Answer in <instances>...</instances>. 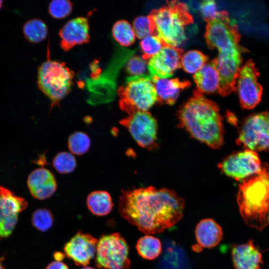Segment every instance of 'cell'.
Masks as SVG:
<instances>
[{"instance_id": "1", "label": "cell", "mask_w": 269, "mask_h": 269, "mask_svg": "<svg viewBox=\"0 0 269 269\" xmlns=\"http://www.w3.org/2000/svg\"><path fill=\"white\" fill-rule=\"evenodd\" d=\"M184 207L174 191L149 186L122 191L118 210L129 223L151 235L173 227L182 218Z\"/></svg>"}, {"instance_id": "2", "label": "cell", "mask_w": 269, "mask_h": 269, "mask_svg": "<svg viewBox=\"0 0 269 269\" xmlns=\"http://www.w3.org/2000/svg\"><path fill=\"white\" fill-rule=\"evenodd\" d=\"M178 118L180 127L194 138L213 148L222 145L224 130L219 109L197 90L180 109Z\"/></svg>"}, {"instance_id": "3", "label": "cell", "mask_w": 269, "mask_h": 269, "mask_svg": "<svg viewBox=\"0 0 269 269\" xmlns=\"http://www.w3.org/2000/svg\"><path fill=\"white\" fill-rule=\"evenodd\" d=\"M237 202L241 216L248 227L262 231L269 225V171L266 167L242 181Z\"/></svg>"}, {"instance_id": "4", "label": "cell", "mask_w": 269, "mask_h": 269, "mask_svg": "<svg viewBox=\"0 0 269 269\" xmlns=\"http://www.w3.org/2000/svg\"><path fill=\"white\" fill-rule=\"evenodd\" d=\"M152 10L148 15L155 30L165 45L176 47L186 39L185 28L193 23L187 5L177 0Z\"/></svg>"}, {"instance_id": "5", "label": "cell", "mask_w": 269, "mask_h": 269, "mask_svg": "<svg viewBox=\"0 0 269 269\" xmlns=\"http://www.w3.org/2000/svg\"><path fill=\"white\" fill-rule=\"evenodd\" d=\"M205 31L206 42L211 49L216 48L218 60L242 58L239 45L241 35L238 26L231 21L226 11H218L208 21Z\"/></svg>"}, {"instance_id": "6", "label": "cell", "mask_w": 269, "mask_h": 269, "mask_svg": "<svg viewBox=\"0 0 269 269\" xmlns=\"http://www.w3.org/2000/svg\"><path fill=\"white\" fill-rule=\"evenodd\" d=\"M74 77V72L65 63L48 59L38 68V87L52 106H56L70 92Z\"/></svg>"}, {"instance_id": "7", "label": "cell", "mask_w": 269, "mask_h": 269, "mask_svg": "<svg viewBox=\"0 0 269 269\" xmlns=\"http://www.w3.org/2000/svg\"><path fill=\"white\" fill-rule=\"evenodd\" d=\"M119 107L128 115L147 111L157 101L156 89L149 74L131 76L118 89Z\"/></svg>"}, {"instance_id": "8", "label": "cell", "mask_w": 269, "mask_h": 269, "mask_svg": "<svg viewBox=\"0 0 269 269\" xmlns=\"http://www.w3.org/2000/svg\"><path fill=\"white\" fill-rule=\"evenodd\" d=\"M129 246L118 233L103 235L98 240L95 265L101 269H130Z\"/></svg>"}, {"instance_id": "9", "label": "cell", "mask_w": 269, "mask_h": 269, "mask_svg": "<svg viewBox=\"0 0 269 269\" xmlns=\"http://www.w3.org/2000/svg\"><path fill=\"white\" fill-rule=\"evenodd\" d=\"M237 144L254 151L269 149V111L251 115L242 123Z\"/></svg>"}, {"instance_id": "10", "label": "cell", "mask_w": 269, "mask_h": 269, "mask_svg": "<svg viewBox=\"0 0 269 269\" xmlns=\"http://www.w3.org/2000/svg\"><path fill=\"white\" fill-rule=\"evenodd\" d=\"M120 124L128 130L141 147L152 149L157 146V122L150 113L134 112L121 120Z\"/></svg>"}, {"instance_id": "11", "label": "cell", "mask_w": 269, "mask_h": 269, "mask_svg": "<svg viewBox=\"0 0 269 269\" xmlns=\"http://www.w3.org/2000/svg\"><path fill=\"white\" fill-rule=\"evenodd\" d=\"M218 166L226 175L242 181L259 173L263 168L257 152L249 149L232 153Z\"/></svg>"}, {"instance_id": "12", "label": "cell", "mask_w": 269, "mask_h": 269, "mask_svg": "<svg viewBox=\"0 0 269 269\" xmlns=\"http://www.w3.org/2000/svg\"><path fill=\"white\" fill-rule=\"evenodd\" d=\"M259 72L252 60L241 66L237 87L241 107L245 109L255 108L261 101L263 88L258 82Z\"/></svg>"}, {"instance_id": "13", "label": "cell", "mask_w": 269, "mask_h": 269, "mask_svg": "<svg viewBox=\"0 0 269 269\" xmlns=\"http://www.w3.org/2000/svg\"><path fill=\"white\" fill-rule=\"evenodd\" d=\"M27 201L0 186V238L9 236L18 221V214L27 206Z\"/></svg>"}, {"instance_id": "14", "label": "cell", "mask_w": 269, "mask_h": 269, "mask_svg": "<svg viewBox=\"0 0 269 269\" xmlns=\"http://www.w3.org/2000/svg\"><path fill=\"white\" fill-rule=\"evenodd\" d=\"M98 240L89 233L77 232L64 245L65 255L79 266H87L95 257Z\"/></svg>"}, {"instance_id": "15", "label": "cell", "mask_w": 269, "mask_h": 269, "mask_svg": "<svg viewBox=\"0 0 269 269\" xmlns=\"http://www.w3.org/2000/svg\"><path fill=\"white\" fill-rule=\"evenodd\" d=\"M183 54L182 49L165 45L157 54L148 60L149 75L160 79L171 77L173 72L181 67Z\"/></svg>"}, {"instance_id": "16", "label": "cell", "mask_w": 269, "mask_h": 269, "mask_svg": "<svg viewBox=\"0 0 269 269\" xmlns=\"http://www.w3.org/2000/svg\"><path fill=\"white\" fill-rule=\"evenodd\" d=\"M61 48L68 51L77 45L89 41V25L88 19L80 16L68 21L59 30Z\"/></svg>"}, {"instance_id": "17", "label": "cell", "mask_w": 269, "mask_h": 269, "mask_svg": "<svg viewBox=\"0 0 269 269\" xmlns=\"http://www.w3.org/2000/svg\"><path fill=\"white\" fill-rule=\"evenodd\" d=\"M27 184L31 195L36 199L51 197L57 189V183L52 173L45 168L33 170L28 175Z\"/></svg>"}, {"instance_id": "18", "label": "cell", "mask_w": 269, "mask_h": 269, "mask_svg": "<svg viewBox=\"0 0 269 269\" xmlns=\"http://www.w3.org/2000/svg\"><path fill=\"white\" fill-rule=\"evenodd\" d=\"M231 256L235 269H261L262 255L253 240L240 244H234Z\"/></svg>"}, {"instance_id": "19", "label": "cell", "mask_w": 269, "mask_h": 269, "mask_svg": "<svg viewBox=\"0 0 269 269\" xmlns=\"http://www.w3.org/2000/svg\"><path fill=\"white\" fill-rule=\"evenodd\" d=\"M151 81L156 89L157 102L169 105L174 104L180 92L191 85L189 81H181L178 78L160 79L151 77Z\"/></svg>"}, {"instance_id": "20", "label": "cell", "mask_w": 269, "mask_h": 269, "mask_svg": "<svg viewBox=\"0 0 269 269\" xmlns=\"http://www.w3.org/2000/svg\"><path fill=\"white\" fill-rule=\"evenodd\" d=\"M195 235L199 246L207 249L217 246L223 236L221 227L210 218L203 219L197 224Z\"/></svg>"}, {"instance_id": "21", "label": "cell", "mask_w": 269, "mask_h": 269, "mask_svg": "<svg viewBox=\"0 0 269 269\" xmlns=\"http://www.w3.org/2000/svg\"><path fill=\"white\" fill-rule=\"evenodd\" d=\"M193 78L197 91L201 93L218 92L220 78L213 60L207 62L201 69L195 73Z\"/></svg>"}, {"instance_id": "22", "label": "cell", "mask_w": 269, "mask_h": 269, "mask_svg": "<svg viewBox=\"0 0 269 269\" xmlns=\"http://www.w3.org/2000/svg\"><path fill=\"white\" fill-rule=\"evenodd\" d=\"M86 204L91 213L97 216L108 215L114 206L110 193L105 190L91 192L87 197Z\"/></svg>"}, {"instance_id": "23", "label": "cell", "mask_w": 269, "mask_h": 269, "mask_svg": "<svg viewBox=\"0 0 269 269\" xmlns=\"http://www.w3.org/2000/svg\"><path fill=\"white\" fill-rule=\"evenodd\" d=\"M138 255L143 259L153 260L158 257L162 251L160 240L151 235H145L137 241L136 246Z\"/></svg>"}, {"instance_id": "24", "label": "cell", "mask_w": 269, "mask_h": 269, "mask_svg": "<svg viewBox=\"0 0 269 269\" xmlns=\"http://www.w3.org/2000/svg\"><path fill=\"white\" fill-rule=\"evenodd\" d=\"M23 33L28 41L37 43L46 38L48 34V28L43 20L33 18L28 20L24 23Z\"/></svg>"}, {"instance_id": "25", "label": "cell", "mask_w": 269, "mask_h": 269, "mask_svg": "<svg viewBox=\"0 0 269 269\" xmlns=\"http://www.w3.org/2000/svg\"><path fill=\"white\" fill-rule=\"evenodd\" d=\"M112 32L114 39L123 46L131 45L135 39L133 27L126 20L116 21L113 26Z\"/></svg>"}, {"instance_id": "26", "label": "cell", "mask_w": 269, "mask_h": 269, "mask_svg": "<svg viewBox=\"0 0 269 269\" xmlns=\"http://www.w3.org/2000/svg\"><path fill=\"white\" fill-rule=\"evenodd\" d=\"M208 61V57L202 52L192 50L183 54L181 59V66L186 72L196 73Z\"/></svg>"}, {"instance_id": "27", "label": "cell", "mask_w": 269, "mask_h": 269, "mask_svg": "<svg viewBox=\"0 0 269 269\" xmlns=\"http://www.w3.org/2000/svg\"><path fill=\"white\" fill-rule=\"evenodd\" d=\"M91 146V140L84 132L77 131L70 135L68 146L72 153L81 155L87 152Z\"/></svg>"}, {"instance_id": "28", "label": "cell", "mask_w": 269, "mask_h": 269, "mask_svg": "<svg viewBox=\"0 0 269 269\" xmlns=\"http://www.w3.org/2000/svg\"><path fill=\"white\" fill-rule=\"evenodd\" d=\"M55 169L61 174L73 172L76 167V160L72 153L62 151L58 153L52 160Z\"/></svg>"}, {"instance_id": "29", "label": "cell", "mask_w": 269, "mask_h": 269, "mask_svg": "<svg viewBox=\"0 0 269 269\" xmlns=\"http://www.w3.org/2000/svg\"><path fill=\"white\" fill-rule=\"evenodd\" d=\"M31 223L37 230L44 232L49 230L54 223V217L48 209L39 208L33 212L31 215Z\"/></svg>"}, {"instance_id": "30", "label": "cell", "mask_w": 269, "mask_h": 269, "mask_svg": "<svg viewBox=\"0 0 269 269\" xmlns=\"http://www.w3.org/2000/svg\"><path fill=\"white\" fill-rule=\"evenodd\" d=\"M156 35H149L142 39L140 45L143 53L142 57L147 60L157 54L165 45Z\"/></svg>"}, {"instance_id": "31", "label": "cell", "mask_w": 269, "mask_h": 269, "mask_svg": "<svg viewBox=\"0 0 269 269\" xmlns=\"http://www.w3.org/2000/svg\"><path fill=\"white\" fill-rule=\"evenodd\" d=\"M133 28L135 36L139 39L155 35L153 24L148 15L136 17L133 22Z\"/></svg>"}, {"instance_id": "32", "label": "cell", "mask_w": 269, "mask_h": 269, "mask_svg": "<svg viewBox=\"0 0 269 269\" xmlns=\"http://www.w3.org/2000/svg\"><path fill=\"white\" fill-rule=\"evenodd\" d=\"M72 6V3L68 0H53L48 5V12L55 19L64 18L70 14Z\"/></svg>"}, {"instance_id": "33", "label": "cell", "mask_w": 269, "mask_h": 269, "mask_svg": "<svg viewBox=\"0 0 269 269\" xmlns=\"http://www.w3.org/2000/svg\"><path fill=\"white\" fill-rule=\"evenodd\" d=\"M126 70L132 76H138L148 75L146 71L148 70L147 62L142 57L134 56L131 57L126 64Z\"/></svg>"}, {"instance_id": "34", "label": "cell", "mask_w": 269, "mask_h": 269, "mask_svg": "<svg viewBox=\"0 0 269 269\" xmlns=\"http://www.w3.org/2000/svg\"><path fill=\"white\" fill-rule=\"evenodd\" d=\"M200 9L202 15L206 22L213 18L218 12L214 0L203 1L200 4Z\"/></svg>"}, {"instance_id": "35", "label": "cell", "mask_w": 269, "mask_h": 269, "mask_svg": "<svg viewBox=\"0 0 269 269\" xmlns=\"http://www.w3.org/2000/svg\"><path fill=\"white\" fill-rule=\"evenodd\" d=\"M45 269H69L68 266L62 262L56 261L49 263Z\"/></svg>"}, {"instance_id": "36", "label": "cell", "mask_w": 269, "mask_h": 269, "mask_svg": "<svg viewBox=\"0 0 269 269\" xmlns=\"http://www.w3.org/2000/svg\"><path fill=\"white\" fill-rule=\"evenodd\" d=\"M65 256V254L61 252H55L53 254V258L55 261L58 262H62Z\"/></svg>"}, {"instance_id": "37", "label": "cell", "mask_w": 269, "mask_h": 269, "mask_svg": "<svg viewBox=\"0 0 269 269\" xmlns=\"http://www.w3.org/2000/svg\"><path fill=\"white\" fill-rule=\"evenodd\" d=\"M81 269H96L91 267L86 266V267H84Z\"/></svg>"}, {"instance_id": "38", "label": "cell", "mask_w": 269, "mask_h": 269, "mask_svg": "<svg viewBox=\"0 0 269 269\" xmlns=\"http://www.w3.org/2000/svg\"><path fill=\"white\" fill-rule=\"evenodd\" d=\"M2 5V0H0V8Z\"/></svg>"}, {"instance_id": "39", "label": "cell", "mask_w": 269, "mask_h": 269, "mask_svg": "<svg viewBox=\"0 0 269 269\" xmlns=\"http://www.w3.org/2000/svg\"><path fill=\"white\" fill-rule=\"evenodd\" d=\"M0 269H3V267L0 263Z\"/></svg>"}]
</instances>
